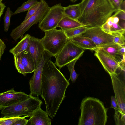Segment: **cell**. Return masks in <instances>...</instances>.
I'll use <instances>...</instances> for the list:
<instances>
[{"label": "cell", "instance_id": "obj_1", "mask_svg": "<svg viewBox=\"0 0 125 125\" xmlns=\"http://www.w3.org/2000/svg\"><path fill=\"white\" fill-rule=\"evenodd\" d=\"M69 80L56 67L50 59L46 62L41 78V96L44 100L46 111L52 119L55 116L66 97Z\"/></svg>", "mask_w": 125, "mask_h": 125}, {"label": "cell", "instance_id": "obj_2", "mask_svg": "<svg viewBox=\"0 0 125 125\" xmlns=\"http://www.w3.org/2000/svg\"><path fill=\"white\" fill-rule=\"evenodd\" d=\"M81 15L78 20L82 26H101L117 10L108 0H82L79 3Z\"/></svg>", "mask_w": 125, "mask_h": 125}, {"label": "cell", "instance_id": "obj_3", "mask_svg": "<svg viewBox=\"0 0 125 125\" xmlns=\"http://www.w3.org/2000/svg\"><path fill=\"white\" fill-rule=\"evenodd\" d=\"M81 114L78 125H105L107 112L103 103L99 99L90 97L84 98L81 103Z\"/></svg>", "mask_w": 125, "mask_h": 125}, {"label": "cell", "instance_id": "obj_4", "mask_svg": "<svg viewBox=\"0 0 125 125\" xmlns=\"http://www.w3.org/2000/svg\"><path fill=\"white\" fill-rule=\"evenodd\" d=\"M44 37L41 39L45 49L53 57H55L66 43L68 39L64 31L56 29L45 32Z\"/></svg>", "mask_w": 125, "mask_h": 125}, {"label": "cell", "instance_id": "obj_5", "mask_svg": "<svg viewBox=\"0 0 125 125\" xmlns=\"http://www.w3.org/2000/svg\"><path fill=\"white\" fill-rule=\"evenodd\" d=\"M43 103L38 97L31 96L27 100L2 110L4 117H20L30 115Z\"/></svg>", "mask_w": 125, "mask_h": 125}, {"label": "cell", "instance_id": "obj_6", "mask_svg": "<svg viewBox=\"0 0 125 125\" xmlns=\"http://www.w3.org/2000/svg\"><path fill=\"white\" fill-rule=\"evenodd\" d=\"M39 6L36 12L27 20L13 29L10 36L15 41L21 38L33 25L39 23L43 18L50 7L44 0H40Z\"/></svg>", "mask_w": 125, "mask_h": 125}, {"label": "cell", "instance_id": "obj_7", "mask_svg": "<svg viewBox=\"0 0 125 125\" xmlns=\"http://www.w3.org/2000/svg\"><path fill=\"white\" fill-rule=\"evenodd\" d=\"M84 52V50L68 39L64 47L55 56V64L60 70L71 61L80 58Z\"/></svg>", "mask_w": 125, "mask_h": 125}, {"label": "cell", "instance_id": "obj_8", "mask_svg": "<svg viewBox=\"0 0 125 125\" xmlns=\"http://www.w3.org/2000/svg\"><path fill=\"white\" fill-rule=\"evenodd\" d=\"M64 7L60 3L50 7L44 16L39 23L38 27L44 32L56 29L60 21L64 17Z\"/></svg>", "mask_w": 125, "mask_h": 125}, {"label": "cell", "instance_id": "obj_9", "mask_svg": "<svg viewBox=\"0 0 125 125\" xmlns=\"http://www.w3.org/2000/svg\"><path fill=\"white\" fill-rule=\"evenodd\" d=\"M53 57L49 52L45 50L36 65L33 75L29 82L30 94L31 96L38 97L41 94V78L44 66L46 61Z\"/></svg>", "mask_w": 125, "mask_h": 125}, {"label": "cell", "instance_id": "obj_10", "mask_svg": "<svg viewBox=\"0 0 125 125\" xmlns=\"http://www.w3.org/2000/svg\"><path fill=\"white\" fill-rule=\"evenodd\" d=\"M78 36L90 39L98 47L102 45L113 42L114 35L104 31L101 27H87L86 31Z\"/></svg>", "mask_w": 125, "mask_h": 125}, {"label": "cell", "instance_id": "obj_11", "mask_svg": "<svg viewBox=\"0 0 125 125\" xmlns=\"http://www.w3.org/2000/svg\"><path fill=\"white\" fill-rule=\"evenodd\" d=\"M109 74L118 109L125 113V80L121 79L116 73Z\"/></svg>", "mask_w": 125, "mask_h": 125}, {"label": "cell", "instance_id": "obj_12", "mask_svg": "<svg viewBox=\"0 0 125 125\" xmlns=\"http://www.w3.org/2000/svg\"><path fill=\"white\" fill-rule=\"evenodd\" d=\"M31 95L13 89L0 93V110L24 101Z\"/></svg>", "mask_w": 125, "mask_h": 125}, {"label": "cell", "instance_id": "obj_13", "mask_svg": "<svg viewBox=\"0 0 125 125\" xmlns=\"http://www.w3.org/2000/svg\"><path fill=\"white\" fill-rule=\"evenodd\" d=\"M95 56L98 59L105 70L109 74L115 73L119 68V62L103 50L97 48Z\"/></svg>", "mask_w": 125, "mask_h": 125}, {"label": "cell", "instance_id": "obj_14", "mask_svg": "<svg viewBox=\"0 0 125 125\" xmlns=\"http://www.w3.org/2000/svg\"><path fill=\"white\" fill-rule=\"evenodd\" d=\"M41 105L35 110L30 116L27 125H51V121L46 112L41 108Z\"/></svg>", "mask_w": 125, "mask_h": 125}, {"label": "cell", "instance_id": "obj_15", "mask_svg": "<svg viewBox=\"0 0 125 125\" xmlns=\"http://www.w3.org/2000/svg\"><path fill=\"white\" fill-rule=\"evenodd\" d=\"M27 50L33 58L36 66L45 50L41 42V39L31 36L29 46Z\"/></svg>", "mask_w": 125, "mask_h": 125}, {"label": "cell", "instance_id": "obj_16", "mask_svg": "<svg viewBox=\"0 0 125 125\" xmlns=\"http://www.w3.org/2000/svg\"><path fill=\"white\" fill-rule=\"evenodd\" d=\"M122 47L113 42L100 46L97 48L103 50L119 62L125 57V55H123L120 52Z\"/></svg>", "mask_w": 125, "mask_h": 125}, {"label": "cell", "instance_id": "obj_17", "mask_svg": "<svg viewBox=\"0 0 125 125\" xmlns=\"http://www.w3.org/2000/svg\"><path fill=\"white\" fill-rule=\"evenodd\" d=\"M68 39L80 48L83 50H95L98 48L96 44L90 39L79 36Z\"/></svg>", "mask_w": 125, "mask_h": 125}, {"label": "cell", "instance_id": "obj_18", "mask_svg": "<svg viewBox=\"0 0 125 125\" xmlns=\"http://www.w3.org/2000/svg\"><path fill=\"white\" fill-rule=\"evenodd\" d=\"M19 55L27 73L34 72L36 66L33 59L29 52L26 50Z\"/></svg>", "mask_w": 125, "mask_h": 125}, {"label": "cell", "instance_id": "obj_19", "mask_svg": "<svg viewBox=\"0 0 125 125\" xmlns=\"http://www.w3.org/2000/svg\"><path fill=\"white\" fill-rule=\"evenodd\" d=\"M31 36L27 34L23 36L17 44L9 50V52L14 56L19 55L21 53L27 49Z\"/></svg>", "mask_w": 125, "mask_h": 125}, {"label": "cell", "instance_id": "obj_20", "mask_svg": "<svg viewBox=\"0 0 125 125\" xmlns=\"http://www.w3.org/2000/svg\"><path fill=\"white\" fill-rule=\"evenodd\" d=\"M82 26L78 20L64 16L58 24L57 27L64 31Z\"/></svg>", "mask_w": 125, "mask_h": 125}, {"label": "cell", "instance_id": "obj_21", "mask_svg": "<svg viewBox=\"0 0 125 125\" xmlns=\"http://www.w3.org/2000/svg\"><path fill=\"white\" fill-rule=\"evenodd\" d=\"M113 16H111L101 26L102 29L106 32L111 34L116 33H125V29L118 24L113 22Z\"/></svg>", "mask_w": 125, "mask_h": 125}, {"label": "cell", "instance_id": "obj_22", "mask_svg": "<svg viewBox=\"0 0 125 125\" xmlns=\"http://www.w3.org/2000/svg\"><path fill=\"white\" fill-rule=\"evenodd\" d=\"M64 16H67L78 20L81 14L79 4L70 5L64 7Z\"/></svg>", "mask_w": 125, "mask_h": 125}, {"label": "cell", "instance_id": "obj_23", "mask_svg": "<svg viewBox=\"0 0 125 125\" xmlns=\"http://www.w3.org/2000/svg\"><path fill=\"white\" fill-rule=\"evenodd\" d=\"M87 29V27L81 26L63 31L68 39H69L81 34L86 31Z\"/></svg>", "mask_w": 125, "mask_h": 125}, {"label": "cell", "instance_id": "obj_24", "mask_svg": "<svg viewBox=\"0 0 125 125\" xmlns=\"http://www.w3.org/2000/svg\"><path fill=\"white\" fill-rule=\"evenodd\" d=\"M79 58H77L73 60L66 65L70 73V77L69 80L71 79L73 83H74L75 82L79 75L76 73L74 69L75 64Z\"/></svg>", "mask_w": 125, "mask_h": 125}, {"label": "cell", "instance_id": "obj_25", "mask_svg": "<svg viewBox=\"0 0 125 125\" xmlns=\"http://www.w3.org/2000/svg\"><path fill=\"white\" fill-rule=\"evenodd\" d=\"M38 2L37 0H28L24 2L21 6L18 8L13 14L15 15L28 11L31 7Z\"/></svg>", "mask_w": 125, "mask_h": 125}, {"label": "cell", "instance_id": "obj_26", "mask_svg": "<svg viewBox=\"0 0 125 125\" xmlns=\"http://www.w3.org/2000/svg\"><path fill=\"white\" fill-rule=\"evenodd\" d=\"M14 65L18 72L24 76H26L27 73L19 55L14 56Z\"/></svg>", "mask_w": 125, "mask_h": 125}, {"label": "cell", "instance_id": "obj_27", "mask_svg": "<svg viewBox=\"0 0 125 125\" xmlns=\"http://www.w3.org/2000/svg\"><path fill=\"white\" fill-rule=\"evenodd\" d=\"M114 117L116 125H125V113L115 110Z\"/></svg>", "mask_w": 125, "mask_h": 125}, {"label": "cell", "instance_id": "obj_28", "mask_svg": "<svg viewBox=\"0 0 125 125\" xmlns=\"http://www.w3.org/2000/svg\"><path fill=\"white\" fill-rule=\"evenodd\" d=\"M125 33H116L112 34L114 35L113 42L122 46H125Z\"/></svg>", "mask_w": 125, "mask_h": 125}, {"label": "cell", "instance_id": "obj_29", "mask_svg": "<svg viewBox=\"0 0 125 125\" xmlns=\"http://www.w3.org/2000/svg\"><path fill=\"white\" fill-rule=\"evenodd\" d=\"M13 14L10 8L8 7L4 18V28L5 32L8 31L10 24L11 18Z\"/></svg>", "mask_w": 125, "mask_h": 125}, {"label": "cell", "instance_id": "obj_30", "mask_svg": "<svg viewBox=\"0 0 125 125\" xmlns=\"http://www.w3.org/2000/svg\"><path fill=\"white\" fill-rule=\"evenodd\" d=\"M22 117H4L0 118V125H13Z\"/></svg>", "mask_w": 125, "mask_h": 125}, {"label": "cell", "instance_id": "obj_31", "mask_svg": "<svg viewBox=\"0 0 125 125\" xmlns=\"http://www.w3.org/2000/svg\"><path fill=\"white\" fill-rule=\"evenodd\" d=\"M40 4V2L31 7L28 10L25 18L23 21L27 20L29 17L34 14L37 10Z\"/></svg>", "mask_w": 125, "mask_h": 125}, {"label": "cell", "instance_id": "obj_32", "mask_svg": "<svg viewBox=\"0 0 125 125\" xmlns=\"http://www.w3.org/2000/svg\"><path fill=\"white\" fill-rule=\"evenodd\" d=\"M29 117L28 115L22 117L20 119L15 122L13 125H26L28 122V120L25 119L26 117Z\"/></svg>", "mask_w": 125, "mask_h": 125}, {"label": "cell", "instance_id": "obj_33", "mask_svg": "<svg viewBox=\"0 0 125 125\" xmlns=\"http://www.w3.org/2000/svg\"><path fill=\"white\" fill-rule=\"evenodd\" d=\"M112 16L118 17L120 20H125V11L120 10H117Z\"/></svg>", "mask_w": 125, "mask_h": 125}, {"label": "cell", "instance_id": "obj_34", "mask_svg": "<svg viewBox=\"0 0 125 125\" xmlns=\"http://www.w3.org/2000/svg\"><path fill=\"white\" fill-rule=\"evenodd\" d=\"M6 47V46L4 42L0 38V61Z\"/></svg>", "mask_w": 125, "mask_h": 125}, {"label": "cell", "instance_id": "obj_35", "mask_svg": "<svg viewBox=\"0 0 125 125\" xmlns=\"http://www.w3.org/2000/svg\"><path fill=\"white\" fill-rule=\"evenodd\" d=\"M111 108L116 110L119 109L117 103L115 96H112L111 98Z\"/></svg>", "mask_w": 125, "mask_h": 125}, {"label": "cell", "instance_id": "obj_36", "mask_svg": "<svg viewBox=\"0 0 125 125\" xmlns=\"http://www.w3.org/2000/svg\"><path fill=\"white\" fill-rule=\"evenodd\" d=\"M117 10H119L120 4L122 1L120 0H108Z\"/></svg>", "mask_w": 125, "mask_h": 125}, {"label": "cell", "instance_id": "obj_37", "mask_svg": "<svg viewBox=\"0 0 125 125\" xmlns=\"http://www.w3.org/2000/svg\"><path fill=\"white\" fill-rule=\"evenodd\" d=\"M5 7V5L2 2V0H0V22L1 17L3 13Z\"/></svg>", "mask_w": 125, "mask_h": 125}, {"label": "cell", "instance_id": "obj_38", "mask_svg": "<svg viewBox=\"0 0 125 125\" xmlns=\"http://www.w3.org/2000/svg\"><path fill=\"white\" fill-rule=\"evenodd\" d=\"M119 9L125 11V0L121 1L120 6Z\"/></svg>", "mask_w": 125, "mask_h": 125}, {"label": "cell", "instance_id": "obj_39", "mask_svg": "<svg viewBox=\"0 0 125 125\" xmlns=\"http://www.w3.org/2000/svg\"><path fill=\"white\" fill-rule=\"evenodd\" d=\"M125 20H120L118 25L123 29H125Z\"/></svg>", "mask_w": 125, "mask_h": 125}, {"label": "cell", "instance_id": "obj_40", "mask_svg": "<svg viewBox=\"0 0 125 125\" xmlns=\"http://www.w3.org/2000/svg\"><path fill=\"white\" fill-rule=\"evenodd\" d=\"M113 16V22L116 24H118L120 19L117 16Z\"/></svg>", "mask_w": 125, "mask_h": 125}, {"label": "cell", "instance_id": "obj_41", "mask_svg": "<svg viewBox=\"0 0 125 125\" xmlns=\"http://www.w3.org/2000/svg\"><path fill=\"white\" fill-rule=\"evenodd\" d=\"M77 0H70L71 1L73 2H75Z\"/></svg>", "mask_w": 125, "mask_h": 125}, {"label": "cell", "instance_id": "obj_42", "mask_svg": "<svg viewBox=\"0 0 125 125\" xmlns=\"http://www.w3.org/2000/svg\"><path fill=\"white\" fill-rule=\"evenodd\" d=\"M120 0V1H123V0Z\"/></svg>", "mask_w": 125, "mask_h": 125}, {"label": "cell", "instance_id": "obj_43", "mask_svg": "<svg viewBox=\"0 0 125 125\" xmlns=\"http://www.w3.org/2000/svg\"></svg>", "mask_w": 125, "mask_h": 125}]
</instances>
